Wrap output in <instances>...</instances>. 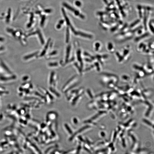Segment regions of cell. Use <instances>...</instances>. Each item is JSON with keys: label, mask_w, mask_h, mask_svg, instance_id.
<instances>
[{"label": "cell", "mask_w": 154, "mask_h": 154, "mask_svg": "<svg viewBox=\"0 0 154 154\" xmlns=\"http://www.w3.org/2000/svg\"><path fill=\"white\" fill-rule=\"evenodd\" d=\"M107 49L108 51L110 52L111 53L114 52L115 50V48L113 43L111 42H109L108 43Z\"/></svg>", "instance_id": "cell-1"}, {"label": "cell", "mask_w": 154, "mask_h": 154, "mask_svg": "<svg viewBox=\"0 0 154 154\" xmlns=\"http://www.w3.org/2000/svg\"><path fill=\"white\" fill-rule=\"evenodd\" d=\"M64 127L69 134L72 135L73 134V130L68 124L65 123L64 124Z\"/></svg>", "instance_id": "cell-2"}, {"label": "cell", "mask_w": 154, "mask_h": 154, "mask_svg": "<svg viewBox=\"0 0 154 154\" xmlns=\"http://www.w3.org/2000/svg\"><path fill=\"white\" fill-rule=\"evenodd\" d=\"M77 58L81 64V68H82L83 63L81 56V52L80 49L78 50L77 52Z\"/></svg>", "instance_id": "cell-3"}, {"label": "cell", "mask_w": 154, "mask_h": 154, "mask_svg": "<svg viewBox=\"0 0 154 154\" xmlns=\"http://www.w3.org/2000/svg\"><path fill=\"white\" fill-rule=\"evenodd\" d=\"M50 40H50V38L49 39V40H48L45 46L44 49L43 50L42 53H41L40 55V56H43L45 55L46 52V50L48 49V46H49V43L50 42Z\"/></svg>", "instance_id": "cell-4"}, {"label": "cell", "mask_w": 154, "mask_h": 154, "mask_svg": "<svg viewBox=\"0 0 154 154\" xmlns=\"http://www.w3.org/2000/svg\"><path fill=\"white\" fill-rule=\"evenodd\" d=\"M62 12L64 18H65L66 20V24H67L68 26H70L71 25V23L69 20L68 18L66 15L65 10H64V9L63 8H62Z\"/></svg>", "instance_id": "cell-5"}, {"label": "cell", "mask_w": 154, "mask_h": 154, "mask_svg": "<svg viewBox=\"0 0 154 154\" xmlns=\"http://www.w3.org/2000/svg\"><path fill=\"white\" fill-rule=\"evenodd\" d=\"M71 50V46L70 45H69L67 48L66 50V54L65 59L66 63L68 61L69 57L70 55Z\"/></svg>", "instance_id": "cell-6"}, {"label": "cell", "mask_w": 154, "mask_h": 154, "mask_svg": "<svg viewBox=\"0 0 154 154\" xmlns=\"http://www.w3.org/2000/svg\"><path fill=\"white\" fill-rule=\"evenodd\" d=\"M77 35H79L83 37L89 39H92L93 38V36L89 34L85 33L80 31H78Z\"/></svg>", "instance_id": "cell-7"}, {"label": "cell", "mask_w": 154, "mask_h": 154, "mask_svg": "<svg viewBox=\"0 0 154 154\" xmlns=\"http://www.w3.org/2000/svg\"><path fill=\"white\" fill-rule=\"evenodd\" d=\"M63 6L65 7L66 8H67L68 10L73 11V12H74V13L76 11V10L75 8H73L72 7H71L68 4L66 3H63Z\"/></svg>", "instance_id": "cell-8"}, {"label": "cell", "mask_w": 154, "mask_h": 154, "mask_svg": "<svg viewBox=\"0 0 154 154\" xmlns=\"http://www.w3.org/2000/svg\"><path fill=\"white\" fill-rule=\"evenodd\" d=\"M101 44L98 42H96L95 44V51L98 52L100 49L101 48Z\"/></svg>", "instance_id": "cell-9"}, {"label": "cell", "mask_w": 154, "mask_h": 154, "mask_svg": "<svg viewBox=\"0 0 154 154\" xmlns=\"http://www.w3.org/2000/svg\"><path fill=\"white\" fill-rule=\"evenodd\" d=\"M70 33L69 27H67L66 29V42L68 43L69 41Z\"/></svg>", "instance_id": "cell-10"}, {"label": "cell", "mask_w": 154, "mask_h": 154, "mask_svg": "<svg viewBox=\"0 0 154 154\" xmlns=\"http://www.w3.org/2000/svg\"><path fill=\"white\" fill-rule=\"evenodd\" d=\"M149 35V34L148 33H146L144 34H143V35H142L141 36H139V37H138L136 39H135V41H138L140 40H141V39H143L144 38H145L146 37L148 36Z\"/></svg>", "instance_id": "cell-11"}, {"label": "cell", "mask_w": 154, "mask_h": 154, "mask_svg": "<svg viewBox=\"0 0 154 154\" xmlns=\"http://www.w3.org/2000/svg\"><path fill=\"white\" fill-rule=\"evenodd\" d=\"M122 79L124 81H128L130 79L129 76L127 75H124L122 77Z\"/></svg>", "instance_id": "cell-12"}, {"label": "cell", "mask_w": 154, "mask_h": 154, "mask_svg": "<svg viewBox=\"0 0 154 154\" xmlns=\"http://www.w3.org/2000/svg\"><path fill=\"white\" fill-rule=\"evenodd\" d=\"M54 72H52L50 74L49 80V83L50 84H52L53 82L54 81Z\"/></svg>", "instance_id": "cell-13"}, {"label": "cell", "mask_w": 154, "mask_h": 154, "mask_svg": "<svg viewBox=\"0 0 154 154\" xmlns=\"http://www.w3.org/2000/svg\"><path fill=\"white\" fill-rule=\"evenodd\" d=\"M72 122L74 124V125H77L79 123V120L77 117H74L72 119Z\"/></svg>", "instance_id": "cell-14"}, {"label": "cell", "mask_w": 154, "mask_h": 154, "mask_svg": "<svg viewBox=\"0 0 154 154\" xmlns=\"http://www.w3.org/2000/svg\"><path fill=\"white\" fill-rule=\"evenodd\" d=\"M50 91H51L53 93H54L55 95H56L57 96H58V97H59L60 95L54 89H53L52 88H50Z\"/></svg>", "instance_id": "cell-15"}, {"label": "cell", "mask_w": 154, "mask_h": 154, "mask_svg": "<svg viewBox=\"0 0 154 154\" xmlns=\"http://www.w3.org/2000/svg\"><path fill=\"white\" fill-rule=\"evenodd\" d=\"M75 76H74L72 78H71V79L69 80L65 84L63 87V89H65V87H66V86H67V85H68L71 82H72V80H73V79H75Z\"/></svg>", "instance_id": "cell-16"}, {"label": "cell", "mask_w": 154, "mask_h": 154, "mask_svg": "<svg viewBox=\"0 0 154 154\" xmlns=\"http://www.w3.org/2000/svg\"><path fill=\"white\" fill-rule=\"evenodd\" d=\"M38 31L39 37H40V39L41 43H42V44H43L44 43V39L42 37V35H41V34L40 32V31Z\"/></svg>", "instance_id": "cell-17"}, {"label": "cell", "mask_w": 154, "mask_h": 154, "mask_svg": "<svg viewBox=\"0 0 154 154\" xmlns=\"http://www.w3.org/2000/svg\"><path fill=\"white\" fill-rule=\"evenodd\" d=\"M58 64L57 63H52L49 64V66L50 67L58 66Z\"/></svg>", "instance_id": "cell-18"}, {"label": "cell", "mask_w": 154, "mask_h": 154, "mask_svg": "<svg viewBox=\"0 0 154 154\" xmlns=\"http://www.w3.org/2000/svg\"><path fill=\"white\" fill-rule=\"evenodd\" d=\"M140 22V20H137L136 21H135L134 23H133L132 24H131L130 26V27H134L135 25H136L137 24L139 23Z\"/></svg>", "instance_id": "cell-19"}, {"label": "cell", "mask_w": 154, "mask_h": 154, "mask_svg": "<svg viewBox=\"0 0 154 154\" xmlns=\"http://www.w3.org/2000/svg\"><path fill=\"white\" fill-rule=\"evenodd\" d=\"M45 15H43V16L42 20H41V26H43V25L44 24V23L45 21Z\"/></svg>", "instance_id": "cell-20"}, {"label": "cell", "mask_w": 154, "mask_h": 154, "mask_svg": "<svg viewBox=\"0 0 154 154\" xmlns=\"http://www.w3.org/2000/svg\"><path fill=\"white\" fill-rule=\"evenodd\" d=\"M75 4L78 7H80L81 5V3L80 1H77L75 2Z\"/></svg>", "instance_id": "cell-21"}, {"label": "cell", "mask_w": 154, "mask_h": 154, "mask_svg": "<svg viewBox=\"0 0 154 154\" xmlns=\"http://www.w3.org/2000/svg\"><path fill=\"white\" fill-rule=\"evenodd\" d=\"M87 93L89 94V95L90 96V97L91 98H93V96L92 95V94L91 91H90L89 90H87Z\"/></svg>", "instance_id": "cell-22"}, {"label": "cell", "mask_w": 154, "mask_h": 154, "mask_svg": "<svg viewBox=\"0 0 154 154\" xmlns=\"http://www.w3.org/2000/svg\"><path fill=\"white\" fill-rule=\"evenodd\" d=\"M52 10L50 9H47L44 10V12L46 13H49L51 12Z\"/></svg>", "instance_id": "cell-23"}, {"label": "cell", "mask_w": 154, "mask_h": 154, "mask_svg": "<svg viewBox=\"0 0 154 154\" xmlns=\"http://www.w3.org/2000/svg\"><path fill=\"white\" fill-rule=\"evenodd\" d=\"M57 53V51H54L50 53L49 55V56H53V55H54L56 54Z\"/></svg>", "instance_id": "cell-24"}, {"label": "cell", "mask_w": 154, "mask_h": 154, "mask_svg": "<svg viewBox=\"0 0 154 154\" xmlns=\"http://www.w3.org/2000/svg\"><path fill=\"white\" fill-rule=\"evenodd\" d=\"M76 15H78L79 16L80 14V13L79 11L77 10L74 13Z\"/></svg>", "instance_id": "cell-25"}, {"label": "cell", "mask_w": 154, "mask_h": 154, "mask_svg": "<svg viewBox=\"0 0 154 154\" xmlns=\"http://www.w3.org/2000/svg\"><path fill=\"white\" fill-rule=\"evenodd\" d=\"M64 20H60V21L59 22V24L62 25L64 23Z\"/></svg>", "instance_id": "cell-26"}, {"label": "cell", "mask_w": 154, "mask_h": 154, "mask_svg": "<svg viewBox=\"0 0 154 154\" xmlns=\"http://www.w3.org/2000/svg\"><path fill=\"white\" fill-rule=\"evenodd\" d=\"M61 25L59 24H58L57 25V26H56L57 28L58 29H60L61 28Z\"/></svg>", "instance_id": "cell-27"}, {"label": "cell", "mask_w": 154, "mask_h": 154, "mask_svg": "<svg viewBox=\"0 0 154 154\" xmlns=\"http://www.w3.org/2000/svg\"><path fill=\"white\" fill-rule=\"evenodd\" d=\"M79 16V17L81 18L82 19H84L85 18L84 16L83 15L81 14H80Z\"/></svg>", "instance_id": "cell-28"}, {"label": "cell", "mask_w": 154, "mask_h": 154, "mask_svg": "<svg viewBox=\"0 0 154 154\" xmlns=\"http://www.w3.org/2000/svg\"><path fill=\"white\" fill-rule=\"evenodd\" d=\"M85 61H87V62H91L92 61L91 60L88 59H85Z\"/></svg>", "instance_id": "cell-29"}]
</instances>
